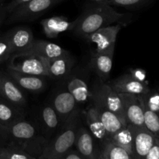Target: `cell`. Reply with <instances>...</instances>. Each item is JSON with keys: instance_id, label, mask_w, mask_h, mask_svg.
I'll use <instances>...</instances> for the list:
<instances>
[{"instance_id": "cell-1", "label": "cell", "mask_w": 159, "mask_h": 159, "mask_svg": "<svg viewBox=\"0 0 159 159\" xmlns=\"http://www.w3.org/2000/svg\"><path fill=\"white\" fill-rule=\"evenodd\" d=\"M48 141L34 124L23 119L16 121L6 129L5 144L16 146L36 158L41 155Z\"/></svg>"}, {"instance_id": "cell-23", "label": "cell", "mask_w": 159, "mask_h": 159, "mask_svg": "<svg viewBox=\"0 0 159 159\" xmlns=\"http://www.w3.org/2000/svg\"><path fill=\"white\" fill-rule=\"evenodd\" d=\"M67 90L73 96L77 103H82L90 97V92L85 80L72 76L67 84Z\"/></svg>"}, {"instance_id": "cell-27", "label": "cell", "mask_w": 159, "mask_h": 159, "mask_svg": "<svg viewBox=\"0 0 159 159\" xmlns=\"http://www.w3.org/2000/svg\"><path fill=\"white\" fill-rule=\"evenodd\" d=\"M143 100V99H142ZM144 124L145 128L159 140V113L151 110L143 102Z\"/></svg>"}, {"instance_id": "cell-20", "label": "cell", "mask_w": 159, "mask_h": 159, "mask_svg": "<svg viewBox=\"0 0 159 159\" xmlns=\"http://www.w3.org/2000/svg\"><path fill=\"white\" fill-rule=\"evenodd\" d=\"M92 101H93L92 104L96 107L98 113H99L101 120H102V124L105 127L106 131H107V135H108L109 139H110V138L113 134H115L116 132L119 131L120 129L127 126L123 124L120 119L113 112L110 111V110H108L107 107H104L100 102L93 100V99H92Z\"/></svg>"}, {"instance_id": "cell-24", "label": "cell", "mask_w": 159, "mask_h": 159, "mask_svg": "<svg viewBox=\"0 0 159 159\" xmlns=\"http://www.w3.org/2000/svg\"><path fill=\"white\" fill-rule=\"evenodd\" d=\"M98 159H134V158L125 149L108 141L102 145Z\"/></svg>"}, {"instance_id": "cell-7", "label": "cell", "mask_w": 159, "mask_h": 159, "mask_svg": "<svg viewBox=\"0 0 159 159\" xmlns=\"http://www.w3.org/2000/svg\"><path fill=\"white\" fill-rule=\"evenodd\" d=\"M119 94L122 101L127 124L134 127H144V109L142 97L141 96L130 93Z\"/></svg>"}, {"instance_id": "cell-32", "label": "cell", "mask_w": 159, "mask_h": 159, "mask_svg": "<svg viewBox=\"0 0 159 159\" xmlns=\"http://www.w3.org/2000/svg\"><path fill=\"white\" fill-rule=\"evenodd\" d=\"M144 159H159V140L157 139Z\"/></svg>"}, {"instance_id": "cell-40", "label": "cell", "mask_w": 159, "mask_h": 159, "mask_svg": "<svg viewBox=\"0 0 159 159\" xmlns=\"http://www.w3.org/2000/svg\"><path fill=\"white\" fill-rule=\"evenodd\" d=\"M2 61H3L2 59H1V58H0V63H1V62H2Z\"/></svg>"}, {"instance_id": "cell-35", "label": "cell", "mask_w": 159, "mask_h": 159, "mask_svg": "<svg viewBox=\"0 0 159 159\" xmlns=\"http://www.w3.org/2000/svg\"><path fill=\"white\" fill-rule=\"evenodd\" d=\"M29 1H30V0H10V2L7 3V9L9 14L11 13L16 8L24 4V3L28 2Z\"/></svg>"}, {"instance_id": "cell-39", "label": "cell", "mask_w": 159, "mask_h": 159, "mask_svg": "<svg viewBox=\"0 0 159 159\" xmlns=\"http://www.w3.org/2000/svg\"><path fill=\"white\" fill-rule=\"evenodd\" d=\"M6 0H0V3H2V2H6Z\"/></svg>"}, {"instance_id": "cell-19", "label": "cell", "mask_w": 159, "mask_h": 159, "mask_svg": "<svg viewBox=\"0 0 159 159\" xmlns=\"http://www.w3.org/2000/svg\"><path fill=\"white\" fill-rule=\"evenodd\" d=\"M44 62L48 77L56 79L66 76L73 65L72 59L68 52L55 58L44 59Z\"/></svg>"}, {"instance_id": "cell-29", "label": "cell", "mask_w": 159, "mask_h": 159, "mask_svg": "<svg viewBox=\"0 0 159 159\" xmlns=\"http://www.w3.org/2000/svg\"><path fill=\"white\" fill-rule=\"evenodd\" d=\"M144 103L151 110L159 113V86L150 91L144 96H141Z\"/></svg>"}, {"instance_id": "cell-14", "label": "cell", "mask_w": 159, "mask_h": 159, "mask_svg": "<svg viewBox=\"0 0 159 159\" xmlns=\"http://www.w3.org/2000/svg\"><path fill=\"white\" fill-rule=\"evenodd\" d=\"M79 18L75 21L70 22L68 19L62 16H54L44 19L41 21L43 33L48 38H55L61 33L74 30L77 25Z\"/></svg>"}, {"instance_id": "cell-33", "label": "cell", "mask_w": 159, "mask_h": 159, "mask_svg": "<svg viewBox=\"0 0 159 159\" xmlns=\"http://www.w3.org/2000/svg\"><path fill=\"white\" fill-rule=\"evenodd\" d=\"M130 75L133 76L137 80L140 81L141 82H145L146 80V72L143 69L141 68H134V69H130Z\"/></svg>"}, {"instance_id": "cell-21", "label": "cell", "mask_w": 159, "mask_h": 159, "mask_svg": "<svg viewBox=\"0 0 159 159\" xmlns=\"http://www.w3.org/2000/svg\"><path fill=\"white\" fill-rule=\"evenodd\" d=\"M23 53H29L44 59H52L66 54L67 51L55 43L38 40H34L31 48Z\"/></svg>"}, {"instance_id": "cell-26", "label": "cell", "mask_w": 159, "mask_h": 159, "mask_svg": "<svg viewBox=\"0 0 159 159\" xmlns=\"http://www.w3.org/2000/svg\"><path fill=\"white\" fill-rule=\"evenodd\" d=\"M41 118L43 124L48 132H54L58 129L61 120L52 106H45L41 110Z\"/></svg>"}, {"instance_id": "cell-2", "label": "cell", "mask_w": 159, "mask_h": 159, "mask_svg": "<svg viewBox=\"0 0 159 159\" xmlns=\"http://www.w3.org/2000/svg\"><path fill=\"white\" fill-rule=\"evenodd\" d=\"M125 14L116 12L107 2H96L84 11L79 18L74 30L76 34L86 38L95 31L119 23L125 18Z\"/></svg>"}, {"instance_id": "cell-15", "label": "cell", "mask_w": 159, "mask_h": 159, "mask_svg": "<svg viewBox=\"0 0 159 159\" xmlns=\"http://www.w3.org/2000/svg\"><path fill=\"white\" fill-rule=\"evenodd\" d=\"M114 49L101 52L96 51L92 56L91 68L99 76L100 80L103 82L107 80L111 72Z\"/></svg>"}, {"instance_id": "cell-31", "label": "cell", "mask_w": 159, "mask_h": 159, "mask_svg": "<svg viewBox=\"0 0 159 159\" xmlns=\"http://www.w3.org/2000/svg\"><path fill=\"white\" fill-rule=\"evenodd\" d=\"M13 54L12 45L8 37V34L0 36V58L3 61L9 59V57Z\"/></svg>"}, {"instance_id": "cell-37", "label": "cell", "mask_w": 159, "mask_h": 159, "mask_svg": "<svg viewBox=\"0 0 159 159\" xmlns=\"http://www.w3.org/2000/svg\"><path fill=\"white\" fill-rule=\"evenodd\" d=\"M6 141V132L0 127V146L5 144Z\"/></svg>"}, {"instance_id": "cell-22", "label": "cell", "mask_w": 159, "mask_h": 159, "mask_svg": "<svg viewBox=\"0 0 159 159\" xmlns=\"http://www.w3.org/2000/svg\"><path fill=\"white\" fill-rule=\"evenodd\" d=\"M22 119L23 115L20 109L0 97V127L6 132V129L9 126Z\"/></svg>"}, {"instance_id": "cell-6", "label": "cell", "mask_w": 159, "mask_h": 159, "mask_svg": "<svg viewBox=\"0 0 159 159\" xmlns=\"http://www.w3.org/2000/svg\"><path fill=\"white\" fill-rule=\"evenodd\" d=\"M62 0H30L16 8L8 15L7 23L33 20Z\"/></svg>"}, {"instance_id": "cell-11", "label": "cell", "mask_w": 159, "mask_h": 159, "mask_svg": "<svg viewBox=\"0 0 159 159\" xmlns=\"http://www.w3.org/2000/svg\"><path fill=\"white\" fill-rule=\"evenodd\" d=\"M110 85L118 93H130L141 96L147 94L151 89L146 82L137 80L130 73L122 75L114 79Z\"/></svg>"}, {"instance_id": "cell-4", "label": "cell", "mask_w": 159, "mask_h": 159, "mask_svg": "<svg viewBox=\"0 0 159 159\" xmlns=\"http://www.w3.org/2000/svg\"><path fill=\"white\" fill-rule=\"evenodd\" d=\"M90 97L113 112L123 124L127 125L120 96L119 93L112 89L110 84L99 79L95 83L92 93H90Z\"/></svg>"}, {"instance_id": "cell-38", "label": "cell", "mask_w": 159, "mask_h": 159, "mask_svg": "<svg viewBox=\"0 0 159 159\" xmlns=\"http://www.w3.org/2000/svg\"><path fill=\"white\" fill-rule=\"evenodd\" d=\"M96 2H106V0H93Z\"/></svg>"}, {"instance_id": "cell-5", "label": "cell", "mask_w": 159, "mask_h": 159, "mask_svg": "<svg viewBox=\"0 0 159 159\" xmlns=\"http://www.w3.org/2000/svg\"><path fill=\"white\" fill-rule=\"evenodd\" d=\"M8 68L19 73L36 76H48L44 59L29 53H16L9 57Z\"/></svg>"}, {"instance_id": "cell-25", "label": "cell", "mask_w": 159, "mask_h": 159, "mask_svg": "<svg viewBox=\"0 0 159 159\" xmlns=\"http://www.w3.org/2000/svg\"><path fill=\"white\" fill-rule=\"evenodd\" d=\"M110 141L125 149L133 156V135L128 126L124 127L110 138Z\"/></svg>"}, {"instance_id": "cell-8", "label": "cell", "mask_w": 159, "mask_h": 159, "mask_svg": "<svg viewBox=\"0 0 159 159\" xmlns=\"http://www.w3.org/2000/svg\"><path fill=\"white\" fill-rule=\"evenodd\" d=\"M0 97L18 109L26 106V99L22 89L7 73L0 71Z\"/></svg>"}, {"instance_id": "cell-16", "label": "cell", "mask_w": 159, "mask_h": 159, "mask_svg": "<svg viewBox=\"0 0 159 159\" xmlns=\"http://www.w3.org/2000/svg\"><path fill=\"white\" fill-rule=\"evenodd\" d=\"M8 37L12 45L13 54L27 51L34 42V34L30 28L16 27L7 33Z\"/></svg>"}, {"instance_id": "cell-18", "label": "cell", "mask_w": 159, "mask_h": 159, "mask_svg": "<svg viewBox=\"0 0 159 159\" xmlns=\"http://www.w3.org/2000/svg\"><path fill=\"white\" fill-rule=\"evenodd\" d=\"M7 74L22 89L32 93H40L44 89L46 84L41 76L22 74L8 68Z\"/></svg>"}, {"instance_id": "cell-10", "label": "cell", "mask_w": 159, "mask_h": 159, "mask_svg": "<svg viewBox=\"0 0 159 159\" xmlns=\"http://www.w3.org/2000/svg\"><path fill=\"white\" fill-rule=\"evenodd\" d=\"M122 25L120 23L116 25H110L106 27L101 28L95 31L86 37L90 43H93L96 45V51H108L115 48L116 38L121 30Z\"/></svg>"}, {"instance_id": "cell-34", "label": "cell", "mask_w": 159, "mask_h": 159, "mask_svg": "<svg viewBox=\"0 0 159 159\" xmlns=\"http://www.w3.org/2000/svg\"><path fill=\"white\" fill-rule=\"evenodd\" d=\"M58 159H85L78 152L77 150H73V149H71V150L68 151L67 153H65V155H62L61 158Z\"/></svg>"}, {"instance_id": "cell-36", "label": "cell", "mask_w": 159, "mask_h": 159, "mask_svg": "<svg viewBox=\"0 0 159 159\" xmlns=\"http://www.w3.org/2000/svg\"><path fill=\"white\" fill-rule=\"evenodd\" d=\"M8 15H9V12L7 9V3L3 2L0 3V26L6 21Z\"/></svg>"}, {"instance_id": "cell-28", "label": "cell", "mask_w": 159, "mask_h": 159, "mask_svg": "<svg viewBox=\"0 0 159 159\" xmlns=\"http://www.w3.org/2000/svg\"><path fill=\"white\" fill-rule=\"evenodd\" d=\"M0 159H37L23 149L6 144L0 146Z\"/></svg>"}, {"instance_id": "cell-9", "label": "cell", "mask_w": 159, "mask_h": 159, "mask_svg": "<svg viewBox=\"0 0 159 159\" xmlns=\"http://www.w3.org/2000/svg\"><path fill=\"white\" fill-rule=\"evenodd\" d=\"M127 126L133 135L134 159H144L157 138L144 127H134L129 124Z\"/></svg>"}, {"instance_id": "cell-17", "label": "cell", "mask_w": 159, "mask_h": 159, "mask_svg": "<svg viewBox=\"0 0 159 159\" xmlns=\"http://www.w3.org/2000/svg\"><path fill=\"white\" fill-rule=\"evenodd\" d=\"M85 118L88 130L96 141H99L102 145L110 141L99 113L93 104L85 111Z\"/></svg>"}, {"instance_id": "cell-3", "label": "cell", "mask_w": 159, "mask_h": 159, "mask_svg": "<svg viewBox=\"0 0 159 159\" xmlns=\"http://www.w3.org/2000/svg\"><path fill=\"white\" fill-rule=\"evenodd\" d=\"M81 127L79 110L62 125L61 130L51 140L48 141L41 155L37 159H58L75 146L78 130Z\"/></svg>"}, {"instance_id": "cell-12", "label": "cell", "mask_w": 159, "mask_h": 159, "mask_svg": "<svg viewBox=\"0 0 159 159\" xmlns=\"http://www.w3.org/2000/svg\"><path fill=\"white\" fill-rule=\"evenodd\" d=\"M75 146L76 150L85 159H98L99 152L96 140L88 128L81 126L78 130Z\"/></svg>"}, {"instance_id": "cell-30", "label": "cell", "mask_w": 159, "mask_h": 159, "mask_svg": "<svg viewBox=\"0 0 159 159\" xmlns=\"http://www.w3.org/2000/svg\"><path fill=\"white\" fill-rule=\"evenodd\" d=\"M152 0H106L109 5L120 6L127 9H137L149 4Z\"/></svg>"}, {"instance_id": "cell-13", "label": "cell", "mask_w": 159, "mask_h": 159, "mask_svg": "<svg viewBox=\"0 0 159 159\" xmlns=\"http://www.w3.org/2000/svg\"><path fill=\"white\" fill-rule=\"evenodd\" d=\"M76 105L77 102L75 98L68 90H66L59 92L55 95L51 106L58 115L61 122L64 124L77 110Z\"/></svg>"}]
</instances>
